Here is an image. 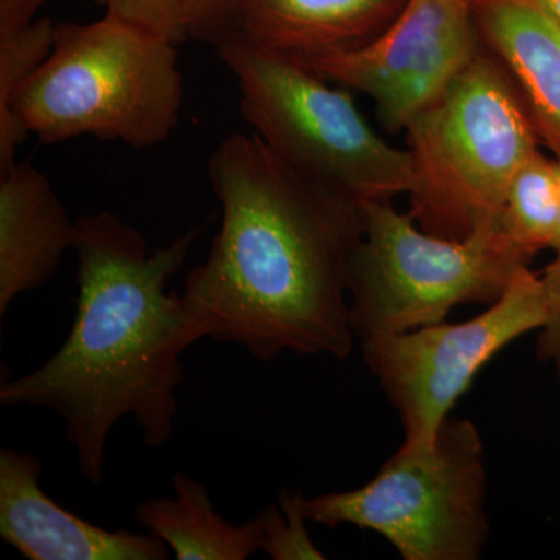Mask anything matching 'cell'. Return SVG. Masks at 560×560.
<instances>
[{
    "label": "cell",
    "instance_id": "17",
    "mask_svg": "<svg viewBox=\"0 0 560 560\" xmlns=\"http://www.w3.org/2000/svg\"><path fill=\"white\" fill-rule=\"evenodd\" d=\"M55 27L57 24L43 18L18 35L0 39V128L10 121L14 92L49 58Z\"/></svg>",
    "mask_w": 560,
    "mask_h": 560
},
{
    "label": "cell",
    "instance_id": "2",
    "mask_svg": "<svg viewBox=\"0 0 560 560\" xmlns=\"http://www.w3.org/2000/svg\"><path fill=\"white\" fill-rule=\"evenodd\" d=\"M200 228L150 250L142 232L113 212L77 219L79 300L72 329L38 370L0 385L3 407L57 412L84 480L102 485L109 434L135 418L143 442L171 441L184 381L180 355L194 345L183 296L167 293Z\"/></svg>",
    "mask_w": 560,
    "mask_h": 560
},
{
    "label": "cell",
    "instance_id": "5",
    "mask_svg": "<svg viewBox=\"0 0 560 560\" xmlns=\"http://www.w3.org/2000/svg\"><path fill=\"white\" fill-rule=\"evenodd\" d=\"M213 47L237 80L243 119L294 171L357 202L410 194V150L386 142L352 92L237 32Z\"/></svg>",
    "mask_w": 560,
    "mask_h": 560
},
{
    "label": "cell",
    "instance_id": "3",
    "mask_svg": "<svg viewBox=\"0 0 560 560\" xmlns=\"http://www.w3.org/2000/svg\"><path fill=\"white\" fill-rule=\"evenodd\" d=\"M184 79L178 46L105 14L57 24L49 58L14 92L0 128V172L16 164L28 135L43 143L80 136L150 149L180 120Z\"/></svg>",
    "mask_w": 560,
    "mask_h": 560
},
{
    "label": "cell",
    "instance_id": "10",
    "mask_svg": "<svg viewBox=\"0 0 560 560\" xmlns=\"http://www.w3.org/2000/svg\"><path fill=\"white\" fill-rule=\"evenodd\" d=\"M35 455L0 451V537L31 560H167L153 534L110 530L65 510L40 489Z\"/></svg>",
    "mask_w": 560,
    "mask_h": 560
},
{
    "label": "cell",
    "instance_id": "14",
    "mask_svg": "<svg viewBox=\"0 0 560 560\" xmlns=\"http://www.w3.org/2000/svg\"><path fill=\"white\" fill-rule=\"evenodd\" d=\"M173 499H149L135 510L136 522L164 541L178 560H246L260 551L256 517L234 525L219 514L200 481L173 477Z\"/></svg>",
    "mask_w": 560,
    "mask_h": 560
},
{
    "label": "cell",
    "instance_id": "21",
    "mask_svg": "<svg viewBox=\"0 0 560 560\" xmlns=\"http://www.w3.org/2000/svg\"><path fill=\"white\" fill-rule=\"evenodd\" d=\"M44 3L46 0H0V39L31 27Z\"/></svg>",
    "mask_w": 560,
    "mask_h": 560
},
{
    "label": "cell",
    "instance_id": "24",
    "mask_svg": "<svg viewBox=\"0 0 560 560\" xmlns=\"http://www.w3.org/2000/svg\"><path fill=\"white\" fill-rule=\"evenodd\" d=\"M92 2L97 3V5L103 7V0H92Z\"/></svg>",
    "mask_w": 560,
    "mask_h": 560
},
{
    "label": "cell",
    "instance_id": "1",
    "mask_svg": "<svg viewBox=\"0 0 560 560\" xmlns=\"http://www.w3.org/2000/svg\"><path fill=\"white\" fill-rule=\"evenodd\" d=\"M208 173L223 215L180 294L195 341L234 342L260 361L285 352L348 359L361 202L305 178L257 135L226 136Z\"/></svg>",
    "mask_w": 560,
    "mask_h": 560
},
{
    "label": "cell",
    "instance_id": "6",
    "mask_svg": "<svg viewBox=\"0 0 560 560\" xmlns=\"http://www.w3.org/2000/svg\"><path fill=\"white\" fill-rule=\"evenodd\" d=\"M361 209L363 238L349 276L350 324L360 340L441 323L459 305L492 304L528 265L497 224L445 238L390 201L361 202Z\"/></svg>",
    "mask_w": 560,
    "mask_h": 560
},
{
    "label": "cell",
    "instance_id": "12",
    "mask_svg": "<svg viewBox=\"0 0 560 560\" xmlns=\"http://www.w3.org/2000/svg\"><path fill=\"white\" fill-rule=\"evenodd\" d=\"M478 31L521 92L534 130L560 162V22L541 0H477Z\"/></svg>",
    "mask_w": 560,
    "mask_h": 560
},
{
    "label": "cell",
    "instance_id": "8",
    "mask_svg": "<svg viewBox=\"0 0 560 560\" xmlns=\"http://www.w3.org/2000/svg\"><path fill=\"white\" fill-rule=\"evenodd\" d=\"M547 318L544 282L526 265L499 300L475 318L360 340L368 370L399 415L405 433L400 448L433 447L478 372L523 335L540 330Z\"/></svg>",
    "mask_w": 560,
    "mask_h": 560
},
{
    "label": "cell",
    "instance_id": "9",
    "mask_svg": "<svg viewBox=\"0 0 560 560\" xmlns=\"http://www.w3.org/2000/svg\"><path fill=\"white\" fill-rule=\"evenodd\" d=\"M471 0H407L360 49L307 62L330 83L368 95L386 131L399 132L481 50Z\"/></svg>",
    "mask_w": 560,
    "mask_h": 560
},
{
    "label": "cell",
    "instance_id": "19",
    "mask_svg": "<svg viewBox=\"0 0 560 560\" xmlns=\"http://www.w3.org/2000/svg\"><path fill=\"white\" fill-rule=\"evenodd\" d=\"M191 39L219 44L234 32L245 0H180Z\"/></svg>",
    "mask_w": 560,
    "mask_h": 560
},
{
    "label": "cell",
    "instance_id": "22",
    "mask_svg": "<svg viewBox=\"0 0 560 560\" xmlns=\"http://www.w3.org/2000/svg\"><path fill=\"white\" fill-rule=\"evenodd\" d=\"M556 167H558V176H559V194H560V162L556 161ZM552 250H555V260L548 265V268H552V270H560V208H559V226H558V235H556L555 245H552Z\"/></svg>",
    "mask_w": 560,
    "mask_h": 560
},
{
    "label": "cell",
    "instance_id": "23",
    "mask_svg": "<svg viewBox=\"0 0 560 560\" xmlns=\"http://www.w3.org/2000/svg\"><path fill=\"white\" fill-rule=\"evenodd\" d=\"M541 2H544V5L547 7L560 22V0H541Z\"/></svg>",
    "mask_w": 560,
    "mask_h": 560
},
{
    "label": "cell",
    "instance_id": "20",
    "mask_svg": "<svg viewBox=\"0 0 560 560\" xmlns=\"http://www.w3.org/2000/svg\"><path fill=\"white\" fill-rule=\"evenodd\" d=\"M548 301V318L537 337V359L555 368L560 381V270L545 268L540 275Z\"/></svg>",
    "mask_w": 560,
    "mask_h": 560
},
{
    "label": "cell",
    "instance_id": "16",
    "mask_svg": "<svg viewBox=\"0 0 560 560\" xmlns=\"http://www.w3.org/2000/svg\"><path fill=\"white\" fill-rule=\"evenodd\" d=\"M304 501L301 490L283 488L278 501L267 504L257 514L261 529L260 551L267 552L272 560L326 559L308 534Z\"/></svg>",
    "mask_w": 560,
    "mask_h": 560
},
{
    "label": "cell",
    "instance_id": "4",
    "mask_svg": "<svg viewBox=\"0 0 560 560\" xmlns=\"http://www.w3.org/2000/svg\"><path fill=\"white\" fill-rule=\"evenodd\" d=\"M405 131L415 172L410 213L445 238L497 224L512 179L540 151L521 92L490 50L478 51Z\"/></svg>",
    "mask_w": 560,
    "mask_h": 560
},
{
    "label": "cell",
    "instance_id": "15",
    "mask_svg": "<svg viewBox=\"0 0 560 560\" xmlns=\"http://www.w3.org/2000/svg\"><path fill=\"white\" fill-rule=\"evenodd\" d=\"M559 176L556 161L537 151L512 179L497 226L518 256L529 261L555 245L559 226Z\"/></svg>",
    "mask_w": 560,
    "mask_h": 560
},
{
    "label": "cell",
    "instance_id": "7",
    "mask_svg": "<svg viewBox=\"0 0 560 560\" xmlns=\"http://www.w3.org/2000/svg\"><path fill=\"white\" fill-rule=\"evenodd\" d=\"M486 448L469 419L448 418L429 451L394 453L361 488L305 499L308 522L377 533L405 560H477L488 545Z\"/></svg>",
    "mask_w": 560,
    "mask_h": 560
},
{
    "label": "cell",
    "instance_id": "11",
    "mask_svg": "<svg viewBox=\"0 0 560 560\" xmlns=\"http://www.w3.org/2000/svg\"><path fill=\"white\" fill-rule=\"evenodd\" d=\"M75 243L77 220L44 173L28 162L0 172V318L18 296L54 279Z\"/></svg>",
    "mask_w": 560,
    "mask_h": 560
},
{
    "label": "cell",
    "instance_id": "18",
    "mask_svg": "<svg viewBox=\"0 0 560 560\" xmlns=\"http://www.w3.org/2000/svg\"><path fill=\"white\" fill-rule=\"evenodd\" d=\"M106 14L179 46L190 38L180 0H103Z\"/></svg>",
    "mask_w": 560,
    "mask_h": 560
},
{
    "label": "cell",
    "instance_id": "25",
    "mask_svg": "<svg viewBox=\"0 0 560 560\" xmlns=\"http://www.w3.org/2000/svg\"><path fill=\"white\" fill-rule=\"evenodd\" d=\"M471 2H477V0H471Z\"/></svg>",
    "mask_w": 560,
    "mask_h": 560
},
{
    "label": "cell",
    "instance_id": "13",
    "mask_svg": "<svg viewBox=\"0 0 560 560\" xmlns=\"http://www.w3.org/2000/svg\"><path fill=\"white\" fill-rule=\"evenodd\" d=\"M407 0H245L234 32L293 60L311 62L377 38Z\"/></svg>",
    "mask_w": 560,
    "mask_h": 560
}]
</instances>
